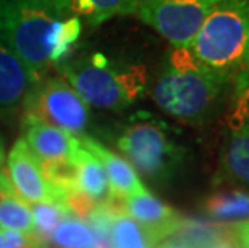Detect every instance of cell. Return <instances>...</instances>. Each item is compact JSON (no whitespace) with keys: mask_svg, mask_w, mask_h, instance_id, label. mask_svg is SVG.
I'll return each instance as SVG.
<instances>
[{"mask_svg":"<svg viewBox=\"0 0 249 248\" xmlns=\"http://www.w3.org/2000/svg\"><path fill=\"white\" fill-rule=\"evenodd\" d=\"M190 49L198 60L235 86H249V0H222L204 19Z\"/></svg>","mask_w":249,"mask_h":248,"instance_id":"obj_1","label":"cell"},{"mask_svg":"<svg viewBox=\"0 0 249 248\" xmlns=\"http://www.w3.org/2000/svg\"><path fill=\"white\" fill-rule=\"evenodd\" d=\"M227 82L195 57L190 47H176L158 77L153 98L178 119L203 121L213 113Z\"/></svg>","mask_w":249,"mask_h":248,"instance_id":"obj_2","label":"cell"},{"mask_svg":"<svg viewBox=\"0 0 249 248\" xmlns=\"http://www.w3.org/2000/svg\"><path fill=\"white\" fill-rule=\"evenodd\" d=\"M63 18L60 0H0V36L39 81L52 66V33Z\"/></svg>","mask_w":249,"mask_h":248,"instance_id":"obj_3","label":"cell"},{"mask_svg":"<svg viewBox=\"0 0 249 248\" xmlns=\"http://www.w3.org/2000/svg\"><path fill=\"white\" fill-rule=\"evenodd\" d=\"M68 84L87 105L105 110H123L145 91V66L113 68L102 54L65 66Z\"/></svg>","mask_w":249,"mask_h":248,"instance_id":"obj_4","label":"cell"},{"mask_svg":"<svg viewBox=\"0 0 249 248\" xmlns=\"http://www.w3.org/2000/svg\"><path fill=\"white\" fill-rule=\"evenodd\" d=\"M118 147L135 170L155 181L167 179L182 160V152L156 121L132 123L118 139Z\"/></svg>","mask_w":249,"mask_h":248,"instance_id":"obj_5","label":"cell"},{"mask_svg":"<svg viewBox=\"0 0 249 248\" xmlns=\"http://www.w3.org/2000/svg\"><path fill=\"white\" fill-rule=\"evenodd\" d=\"M222 0H140L135 13L174 47H190L204 19Z\"/></svg>","mask_w":249,"mask_h":248,"instance_id":"obj_6","label":"cell"},{"mask_svg":"<svg viewBox=\"0 0 249 248\" xmlns=\"http://www.w3.org/2000/svg\"><path fill=\"white\" fill-rule=\"evenodd\" d=\"M24 113L74 135L82 134L89 123L87 103L60 77L40 79L26 102Z\"/></svg>","mask_w":249,"mask_h":248,"instance_id":"obj_7","label":"cell"},{"mask_svg":"<svg viewBox=\"0 0 249 248\" xmlns=\"http://www.w3.org/2000/svg\"><path fill=\"white\" fill-rule=\"evenodd\" d=\"M7 176L13 193L24 203L65 202V198L45 179L39 161L29 150L23 137L17 140L8 153Z\"/></svg>","mask_w":249,"mask_h":248,"instance_id":"obj_8","label":"cell"},{"mask_svg":"<svg viewBox=\"0 0 249 248\" xmlns=\"http://www.w3.org/2000/svg\"><path fill=\"white\" fill-rule=\"evenodd\" d=\"M24 142L40 165L72 163L81 149V137L24 114Z\"/></svg>","mask_w":249,"mask_h":248,"instance_id":"obj_9","label":"cell"},{"mask_svg":"<svg viewBox=\"0 0 249 248\" xmlns=\"http://www.w3.org/2000/svg\"><path fill=\"white\" fill-rule=\"evenodd\" d=\"M37 82L39 79L0 36V118L23 112Z\"/></svg>","mask_w":249,"mask_h":248,"instance_id":"obj_10","label":"cell"},{"mask_svg":"<svg viewBox=\"0 0 249 248\" xmlns=\"http://www.w3.org/2000/svg\"><path fill=\"white\" fill-rule=\"evenodd\" d=\"M123 207L125 214L143 226L155 242L177 234V230L183 224V219L177 214L176 210L162 203L148 191L124 198Z\"/></svg>","mask_w":249,"mask_h":248,"instance_id":"obj_11","label":"cell"},{"mask_svg":"<svg viewBox=\"0 0 249 248\" xmlns=\"http://www.w3.org/2000/svg\"><path fill=\"white\" fill-rule=\"evenodd\" d=\"M81 142L86 149L102 163L105 172H107L111 192L114 198L124 200L132 195H139L146 192L148 189L143 186L135 168L130 165L125 158L119 156L118 153L111 152L100 142L90 139V137H81Z\"/></svg>","mask_w":249,"mask_h":248,"instance_id":"obj_12","label":"cell"},{"mask_svg":"<svg viewBox=\"0 0 249 248\" xmlns=\"http://www.w3.org/2000/svg\"><path fill=\"white\" fill-rule=\"evenodd\" d=\"M140 0H60L66 17L84 18L90 26H98L109 18L135 13Z\"/></svg>","mask_w":249,"mask_h":248,"instance_id":"obj_13","label":"cell"},{"mask_svg":"<svg viewBox=\"0 0 249 248\" xmlns=\"http://www.w3.org/2000/svg\"><path fill=\"white\" fill-rule=\"evenodd\" d=\"M0 229L17 230L28 237L34 235L31 208L13 193L7 171H0Z\"/></svg>","mask_w":249,"mask_h":248,"instance_id":"obj_14","label":"cell"},{"mask_svg":"<svg viewBox=\"0 0 249 248\" xmlns=\"http://www.w3.org/2000/svg\"><path fill=\"white\" fill-rule=\"evenodd\" d=\"M222 168L233 181L249 186V119L231 129L222 158Z\"/></svg>","mask_w":249,"mask_h":248,"instance_id":"obj_15","label":"cell"},{"mask_svg":"<svg viewBox=\"0 0 249 248\" xmlns=\"http://www.w3.org/2000/svg\"><path fill=\"white\" fill-rule=\"evenodd\" d=\"M204 208L211 218L222 223L246 221L249 218V193L238 189L220 191L206 200Z\"/></svg>","mask_w":249,"mask_h":248,"instance_id":"obj_16","label":"cell"},{"mask_svg":"<svg viewBox=\"0 0 249 248\" xmlns=\"http://www.w3.org/2000/svg\"><path fill=\"white\" fill-rule=\"evenodd\" d=\"M109 248H153L156 242L146 229L125 213L114 216L108 234Z\"/></svg>","mask_w":249,"mask_h":248,"instance_id":"obj_17","label":"cell"},{"mask_svg":"<svg viewBox=\"0 0 249 248\" xmlns=\"http://www.w3.org/2000/svg\"><path fill=\"white\" fill-rule=\"evenodd\" d=\"M31 213L34 219V235L31 237L37 245L42 240L52 237V232L61 221L68 219L72 214L65 202H49V203H31Z\"/></svg>","mask_w":249,"mask_h":248,"instance_id":"obj_18","label":"cell"},{"mask_svg":"<svg viewBox=\"0 0 249 248\" xmlns=\"http://www.w3.org/2000/svg\"><path fill=\"white\" fill-rule=\"evenodd\" d=\"M82 31V19L77 17L63 18L56 23L50 39V65H60L74 50Z\"/></svg>","mask_w":249,"mask_h":248,"instance_id":"obj_19","label":"cell"},{"mask_svg":"<svg viewBox=\"0 0 249 248\" xmlns=\"http://www.w3.org/2000/svg\"><path fill=\"white\" fill-rule=\"evenodd\" d=\"M52 240L60 248H95V232L79 219H65L52 232Z\"/></svg>","mask_w":249,"mask_h":248,"instance_id":"obj_20","label":"cell"},{"mask_svg":"<svg viewBox=\"0 0 249 248\" xmlns=\"http://www.w3.org/2000/svg\"><path fill=\"white\" fill-rule=\"evenodd\" d=\"M0 248H39V245L21 232L0 229Z\"/></svg>","mask_w":249,"mask_h":248,"instance_id":"obj_21","label":"cell"},{"mask_svg":"<svg viewBox=\"0 0 249 248\" xmlns=\"http://www.w3.org/2000/svg\"><path fill=\"white\" fill-rule=\"evenodd\" d=\"M206 248H243V247L240 244V240H238L236 232L233 234V230H229L224 237L217 239L215 242H213V244Z\"/></svg>","mask_w":249,"mask_h":248,"instance_id":"obj_22","label":"cell"},{"mask_svg":"<svg viewBox=\"0 0 249 248\" xmlns=\"http://www.w3.org/2000/svg\"><path fill=\"white\" fill-rule=\"evenodd\" d=\"M158 248H190L187 244H183L182 240H178L177 237L176 239H172V240H167V242H164L162 245H160Z\"/></svg>","mask_w":249,"mask_h":248,"instance_id":"obj_23","label":"cell"},{"mask_svg":"<svg viewBox=\"0 0 249 248\" xmlns=\"http://www.w3.org/2000/svg\"><path fill=\"white\" fill-rule=\"evenodd\" d=\"M235 232H236V237H238V240H240V244L243 248H249V235L246 234V232H243L240 229H236L235 228Z\"/></svg>","mask_w":249,"mask_h":248,"instance_id":"obj_24","label":"cell"},{"mask_svg":"<svg viewBox=\"0 0 249 248\" xmlns=\"http://www.w3.org/2000/svg\"><path fill=\"white\" fill-rule=\"evenodd\" d=\"M236 229L246 232V234L249 235V221H241V223H238L236 224Z\"/></svg>","mask_w":249,"mask_h":248,"instance_id":"obj_25","label":"cell"},{"mask_svg":"<svg viewBox=\"0 0 249 248\" xmlns=\"http://www.w3.org/2000/svg\"><path fill=\"white\" fill-rule=\"evenodd\" d=\"M3 166V147H0V171H2Z\"/></svg>","mask_w":249,"mask_h":248,"instance_id":"obj_26","label":"cell"},{"mask_svg":"<svg viewBox=\"0 0 249 248\" xmlns=\"http://www.w3.org/2000/svg\"><path fill=\"white\" fill-rule=\"evenodd\" d=\"M0 147H3V144H2V137H0Z\"/></svg>","mask_w":249,"mask_h":248,"instance_id":"obj_27","label":"cell"}]
</instances>
